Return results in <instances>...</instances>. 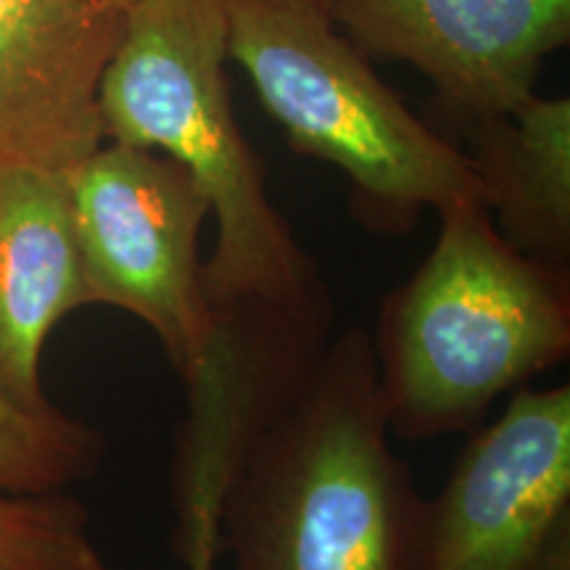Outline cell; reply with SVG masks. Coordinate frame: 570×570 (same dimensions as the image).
<instances>
[{
	"mask_svg": "<svg viewBox=\"0 0 570 570\" xmlns=\"http://www.w3.org/2000/svg\"><path fill=\"white\" fill-rule=\"evenodd\" d=\"M439 223L370 333L383 415L407 441L473 431L499 396L570 354V267L512 246L481 202L449 206Z\"/></svg>",
	"mask_w": 570,
	"mask_h": 570,
	"instance_id": "1",
	"label": "cell"
},
{
	"mask_svg": "<svg viewBox=\"0 0 570 570\" xmlns=\"http://www.w3.org/2000/svg\"><path fill=\"white\" fill-rule=\"evenodd\" d=\"M423 499L391 446L362 325L235 475L219 512L230 570H412Z\"/></svg>",
	"mask_w": 570,
	"mask_h": 570,
	"instance_id": "2",
	"label": "cell"
},
{
	"mask_svg": "<svg viewBox=\"0 0 570 570\" xmlns=\"http://www.w3.org/2000/svg\"><path fill=\"white\" fill-rule=\"evenodd\" d=\"M98 106L106 140L169 156L204 194L214 219L204 259L212 306L298 298L325 283L235 117L219 0L132 3Z\"/></svg>",
	"mask_w": 570,
	"mask_h": 570,
	"instance_id": "3",
	"label": "cell"
},
{
	"mask_svg": "<svg viewBox=\"0 0 570 570\" xmlns=\"http://www.w3.org/2000/svg\"><path fill=\"white\" fill-rule=\"evenodd\" d=\"M219 9L227 61L246 71L296 154L346 177L367 230L404 235L425 212L481 202L465 151L377 77L323 0H219Z\"/></svg>",
	"mask_w": 570,
	"mask_h": 570,
	"instance_id": "4",
	"label": "cell"
},
{
	"mask_svg": "<svg viewBox=\"0 0 570 570\" xmlns=\"http://www.w3.org/2000/svg\"><path fill=\"white\" fill-rule=\"evenodd\" d=\"M333 327L327 281L298 298L212 306L209 344L180 377L188 399L173 458V544L180 560L202 541L219 544L227 489L309 386Z\"/></svg>",
	"mask_w": 570,
	"mask_h": 570,
	"instance_id": "5",
	"label": "cell"
},
{
	"mask_svg": "<svg viewBox=\"0 0 570 570\" xmlns=\"http://www.w3.org/2000/svg\"><path fill=\"white\" fill-rule=\"evenodd\" d=\"M67 188L92 304L138 317L185 377L212 333L204 194L169 156L114 140L69 169Z\"/></svg>",
	"mask_w": 570,
	"mask_h": 570,
	"instance_id": "6",
	"label": "cell"
},
{
	"mask_svg": "<svg viewBox=\"0 0 570 570\" xmlns=\"http://www.w3.org/2000/svg\"><path fill=\"white\" fill-rule=\"evenodd\" d=\"M568 515L570 386H523L423 499L412 570H531Z\"/></svg>",
	"mask_w": 570,
	"mask_h": 570,
	"instance_id": "7",
	"label": "cell"
},
{
	"mask_svg": "<svg viewBox=\"0 0 570 570\" xmlns=\"http://www.w3.org/2000/svg\"><path fill=\"white\" fill-rule=\"evenodd\" d=\"M362 51L417 69L462 122L497 117L537 92L568 46L570 0H323Z\"/></svg>",
	"mask_w": 570,
	"mask_h": 570,
	"instance_id": "8",
	"label": "cell"
},
{
	"mask_svg": "<svg viewBox=\"0 0 570 570\" xmlns=\"http://www.w3.org/2000/svg\"><path fill=\"white\" fill-rule=\"evenodd\" d=\"M117 0H0V175H67L104 138V71L122 40Z\"/></svg>",
	"mask_w": 570,
	"mask_h": 570,
	"instance_id": "9",
	"label": "cell"
},
{
	"mask_svg": "<svg viewBox=\"0 0 570 570\" xmlns=\"http://www.w3.org/2000/svg\"><path fill=\"white\" fill-rule=\"evenodd\" d=\"M92 304L67 175H0V394L48 410L40 360L63 317Z\"/></svg>",
	"mask_w": 570,
	"mask_h": 570,
	"instance_id": "10",
	"label": "cell"
},
{
	"mask_svg": "<svg viewBox=\"0 0 570 570\" xmlns=\"http://www.w3.org/2000/svg\"><path fill=\"white\" fill-rule=\"evenodd\" d=\"M462 125L497 230L523 254L570 267V98L533 92L518 109Z\"/></svg>",
	"mask_w": 570,
	"mask_h": 570,
	"instance_id": "11",
	"label": "cell"
},
{
	"mask_svg": "<svg viewBox=\"0 0 570 570\" xmlns=\"http://www.w3.org/2000/svg\"><path fill=\"white\" fill-rule=\"evenodd\" d=\"M104 436L59 407L30 410L0 394V494H56L90 479Z\"/></svg>",
	"mask_w": 570,
	"mask_h": 570,
	"instance_id": "12",
	"label": "cell"
},
{
	"mask_svg": "<svg viewBox=\"0 0 570 570\" xmlns=\"http://www.w3.org/2000/svg\"><path fill=\"white\" fill-rule=\"evenodd\" d=\"M0 570H109L88 508L67 491L0 494Z\"/></svg>",
	"mask_w": 570,
	"mask_h": 570,
	"instance_id": "13",
	"label": "cell"
},
{
	"mask_svg": "<svg viewBox=\"0 0 570 570\" xmlns=\"http://www.w3.org/2000/svg\"><path fill=\"white\" fill-rule=\"evenodd\" d=\"M531 570H570V515L552 531Z\"/></svg>",
	"mask_w": 570,
	"mask_h": 570,
	"instance_id": "14",
	"label": "cell"
},
{
	"mask_svg": "<svg viewBox=\"0 0 570 570\" xmlns=\"http://www.w3.org/2000/svg\"><path fill=\"white\" fill-rule=\"evenodd\" d=\"M223 554H219V544L214 541H202L194 550L183 558L185 570H217V562Z\"/></svg>",
	"mask_w": 570,
	"mask_h": 570,
	"instance_id": "15",
	"label": "cell"
},
{
	"mask_svg": "<svg viewBox=\"0 0 570 570\" xmlns=\"http://www.w3.org/2000/svg\"><path fill=\"white\" fill-rule=\"evenodd\" d=\"M117 3H119V6H125V9H130V6H132V3H138V0H117Z\"/></svg>",
	"mask_w": 570,
	"mask_h": 570,
	"instance_id": "16",
	"label": "cell"
}]
</instances>
